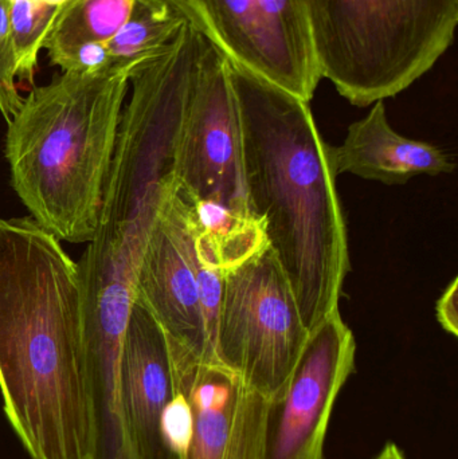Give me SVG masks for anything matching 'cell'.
I'll list each match as a JSON object with an SVG mask.
<instances>
[{
    "mask_svg": "<svg viewBox=\"0 0 458 459\" xmlns=\"http://www.w3.org/2000/svg\"><path fill=\"white\" fill-rule=\"evenodd\" d=\"M0 391L34 459H96L80 273L32 218L0 220Z\"/></svg>",
    "mask_w": 458,
    "mask_h": 459,
    "instance_id": "1",
    "label": "cell"
},
{
    "mask_svg": "<svg viewBox=\"0 0 458 459\" xmlns=\"http://www.w3.org/2000/svg\"><path fill=\"white\" fill-rule=\"evenodd\" d=\"M229 62V61H228ZM241 121L245 187L311 332L339 309L350 270L333 147L309 102L229 64Z\"/></svg>",
    "mask_w": 458,
    "mask_h": 459,
    "instance_id": "2",
    "label": "cell"
},
{
    "mask_svg": "<svg viewBox=\"0 0 458 459\" xmlns=\"http://www.w3.org/2000/svg\"><path fill=\"white\" fill-rule=\"evenodd\" d=\"M129 73L62 72L23 97L8 124L11 183L32 220L58 240L96 237Z\"/></svg>",
    "mask_w": 458,
    "mask_h": 459,
    "instance_id": "3",
    "label": "cell"
},
{
    "mask_svg": "<svg viewBox=\"0 0 458 459\" xmlns=\"http://www.w3.org/2000/svg\"><path fill=\"white\" fill-rule=\"evenodd\" d=\"M206 40L186 22L169 48L129 74L97 232L142 255L161 202L174 187L177 145Z\"/></svg>",
    "mask_w": 458,
    "mask_h": 459,
    "instance_id": "4",
    "label": "cell"
},
{
    "mask_svg": "<svg viewBox=\"0 0 458 459\" xmlns=\"http://www.w3.org/2000/svg\"><path fill=\"white\" fill-rule=\"evenodd\" d=\"M322 78L370 107L427 74L454 40L458 0H304Z\"/></svg>",
    "mask_w": 458,
    "mask_h": 459,
    "instance_id": "5",
    "label": "cell"
},
{
    "mask_svg": "<svg viewBox=\"0 0 458 459\" xmlns=\"http://www.w3.org/2000/svg\"><path fill=\"white\" fill-rule=\"evenodd\" d=\"M308 333L269 246L225 272L214 355L253 390L269 401L282 393Z\"/></svg>",
    "mask_w": 458,
    "mask_h": 459,
    "instance_id": "6",
    "label": "cell"
},
{
    "mask_svg": "<svg viewBox=\"0 0 458 459\" xmlns=\"http://www.w3.org/2000/svg\"><path fill=\"white\" fill-rule=\"evenodd\" d=\"M229 64L309 102L322 81L304 0H167Z\"/></svg>",
    "mask_w": 458,
    "mask_h": 459,
    "instance_id": "7",
    "label": "cell"
},
{
    "mask_svg": "<svg viewBox=\"0 0 458 459\" xmlns=\"http://www.w3.org/2000/svg\"><path fill=\"white\" fill-rule=\"evenodd\" d=\"M77 264L96 410V459H131L120 406V359L134 302L137 262L120 243L97 234Z\"/></svg>",
    "mask_w": 458,
    "mask_h": 459,
    "instance_id": "8",
    "label": "cell"
},
{
    "mask_svg": "<svg viewBox=\"0 0 458 459\" xmlns=\"http://www.w3.org/2000/svg\"><path fill=\"white\" fill-rule=\"evenodd\" d=\"M175 188L186 201L252 212L245 187L241 121L229 62L204 42L177 145Z\"/></svg>",
    "mask_w": 458,
    "mask_h": 459,
    "instance_id": "9",
    "label": "cell"
},
{
    "mask_svg": "<svg viewBox=\"0 0 458 459\" xmlns=\"http://www.w3.org/2000/svg\"><path fill=\"white\" fill-rule=\"evenodd\" d=\"M355 353L339 309L309 332L284 390L269 402L264 459H324L333 404L354 372Z\"/></svg>",
    "mask_w": 458,
    "mask_h": 459,
    "instance_id": "10",
    "label": "cell"
},
{
    "mask_svg": "<svg viewBox=\"0 0 458 459\" xmlns=\"http://www.w3.org/2000/svg\"><path fill=\"white\" fill-rule=\"evenodd\" d=\"M134 299L150 310L169 344L190 351L201 360L215 361L199 299L190 210L175 185L148 231L134 273Z\"/></svg>",
    "mask_w": 458,
    "mask_h": 459,
    "instance_id": "11",
    "label": "cell"
},
{
    "mask_svg": "<svg viewBox=\"0 0 458 459\" xmlns=\"http://www.w3.org/2000/svg\"><path fill=\"white\" fill-rule=\"evenodd\" d=\"M169 350L175 390L193 418L183 459H264L271 401L222 364L169 342Z\"/></svg>",
    "mask_w": 458,
    "mask_h": 459,
    "instance_id": "12",
    "label": "cell"
},
{
    "mask_svg": "<svg viewBox=\"0 0 458 459\" xmlns=\"http://www.w3.org/2000/svg\"><path fill=\"white\" fill-rule=\"evenodd\" d=\"M174 395L166 333L134 299L120 359L121 414L132 459H177L161 434V420Z\"/></svg>",
    "mask_w": 458,
    "mask_h": 459,
    "instance_id": "13",
    "label": "cell"
},
{
    "mask_svg": "<svg viewBox=\"0 0 458 459\" xmlns=\"http://www.w3.org/2000/svg\"><path fill=\"white\" fill-rule=\"evenodd\" d=\"M336 175L352 174L387 186L405 185L419 175L452 174L448 153L429 143L408 139L387 120L384 101L349 126L341 147H333Z\"/></svg>",
    "mask_w": 458,
    "mask_h": 459,
    "instance_id": "14",
    "label": "cell"
},
{
    "mask_svg": "<svg viewBox=\"0 0 458 459\" xmlns=\"http://www.w3.org/2000/svg\"><path fill=\"white\" fill-rule=\"evenodd\" d=\"M186 201V199H185ZM199 262L229 272L268 247L265 226L253 212L214 201H186Z\"/></svg>",
    "mask_w": 458,
    "mask_h": 459,
    "instance_id": "15",
    "label": "cell"
},
{
    "mask_svg": "<svg viewBox=\"0 0 458 459\" xmlns=\"http://www.w3.org/2000/svg\"><path fill=\"white\" fill-rule=\"evenodd\" d=\"M134 0H69L43 43L51 65L62 67L75 48L89 42L108 43L123 27Z\"/></svg>",
    "mask_w": 458,
    "mask_h": 459,
    "instance_id": "16",
    "label": "cell"
},
{
    "mask_svg": "<svg viewBox=\"0 0 458 459\" xmlns=\"http://www.w3.org/2000/svg\"><path fill=\"white\" fill-rule=\"evenodd\" d=\"M186 21L167 0H134L125 23L108 42L113 67L132 70L163 53Z\"/></svg>",
    "mask_w": 458,
    "mask_h": 459,
    "instance_id": "17",
    "label": "cell"
},
{
    "mask_svg": "<svg viewBox=\"0 0 458 459\" xmlns=\"http://www.w3.org/2000/svg\"><path fill=\"white\" fill-rule=\"evenodd\" d=\"M61 8L40 0H8V22L21 82H34L38 56Z\"/></svg>",
    "mask_w": 458,
    "mask_h": 459,
    "instance_id": "18",
    "label": "cell"
},
{
    "mask_svg": "<svg viewBox=\"0 0 458 459\" xmlns=\"http://www.w3.org/2000/svg\"><path fill=\"white\" fill-rule=\"evenodd\" d=\"M16 81L15 53L8 22V0H0V115L7 123L23 102Z\"/></svg>",
    "mask_w": 458,
    "mask_h": 459,
    "instance_id": "19",
    "label": "cell"
},
{
    "mask_svg": "<svg viewBox=\"0 0 458 459\" xmlns=\"http://www.w3.org/2000/svg\"><path fill=\"white\" fill-rule=\"evenodd\" d=\"M198 285L204 331H206L210 352H212V359L217 361L214 355V342L220 305H222L223 290H225V272L206 266L198 259Z\"/></svg>",
    "mask_w": 458,
    "mask_h": 459,
    "instance_id": "20",
    "label": "cell"
},
{
    "mask_svg": "<svg viewBox=\"0 0 458 459\" xmlns=\"http://www.w3.org/2000/svg\"><path fill=\"white\" fill-rule=\"evenodd\" d=\"M191 410L185 396L175 390L174 398L166 407L161 420V434L169 452L175 458L183 459L191 437Z\"/></svg>",
    "mask_w": 458,
    "mask_h": 459,
    "instance_id": "21",
    "label": "cell"
},
{
    "mask_svg": "<svg viewBox=\"0 0 458 459\" xmlns=\"http://www.w3.org/2000/svg\"><path fill=\"white\" fill-rule=\"evenodd\" d=\"M61 69L62 72L78 74H99L113 69L108 43L89 42L81 45L62 65Z\"/></svg>",
    "mask_w": 458,
    "mask_h": 459,
    "instance_id": "22",
    "label": "cell"
},
{
    "mask_svg": "<svg viewBox=\"0 0 458 459\" xmlns=\"http://www.w3.org/2000/svg\"><path fill=\"white\" fill-rule=\"evenodd\" d=\"M440 325L452 336H458V280L454 278L436 307Z\"/></svg>",
    "mask_w": 458,
    "mask_h": 459,
    "instance_id": "23",
    "label": "cell"
},
{
    "mask_svg": "<svg viewBox=\"0 0 458 459\" xmlns=\"http://www.w3.org/2000/svg\"><path fill=\"white\" fill-rule=\"evenodd\" d=\"M376 459H406V457L397 445L387 444Z\"/></svg>",
    "mask_w": 458,
    "mask_h": 459,
    "instance_id": "24",
    "label": "cell"
},
{
    "mask_svg": "<svg viewBox=\"0 0 458 459\" xmlns=\"http://www.w3.org/2000/svg\"><path fill=\"white\" fill-rule=\"evenodd\" d=\"M40 2L45 3V4L51 5V7L62 8L67 2H69V0H40Z\"/></svg>",
    "mask_w": 458,
    "mask_h": 459,
    "instance_id": "25",
    "label": "cell"
}]
</instances>
